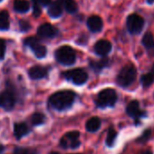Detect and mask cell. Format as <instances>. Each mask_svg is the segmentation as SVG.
Wrapping results in <instances>:
<instances>
[{"instance_id": "6da1fadb", "label": "cell", "mask_w": 154, "mask_h": 154, "mask_svg": "<svg viewBox=\"0 0 154 154\" xmlns=\"http://www.w3.org/2000/svg\"><path fill=\"white\" fill-rule=\"evenodd\" d=\"M75 94L71 91H61L54 94L49 98L50 105L59 111L66 110L71 107L74 102Z\"/></svg>"}, {"instance_id": "7a4b0ae2", "label": "cell", "mask_w": 154, "mask_h": 154, "mask_svg": "<svg viewBox=\"0 0 154 154\" xmlns=\"http://www.w3.org/2000/svg\"><path fill=\"white\" fill-rule=\"evenodd\" d=\"M136 75L137 71L135 67L132 64H127L118 73L116 82L118 85H120L121 87L127 88L134 83L136 79Z\"/></svg>"}, {"instance_id": "3957f363", "label": "cell", "mask_w": 154, "mask_h": 154, "mask_svg": "<svg viewBox=\"0 0 154 154\" xmlns=\"http://www.w3.org/2000/svg\"><path fill=\"white\" fill-rule=\"evenodd\" d=\"M117 99L118 97L116 92L113 89L107 88L99 93L96 99V104L100 108L112 107L115 105Z\"/></svg>"}, {"instance_id": "277c9868", "label": "cell", "mask_w": 154, "mask_h": 154, "mask_svg": "<svg viewBox=\"0 0 154 154\" xmlns=\"http://www.w3.org/2000/svg\"><path fill=\"white\" fill-rule=\"evenodd\" d=\"M55 59L63 65H72L75 63L76 54L72 47L63 45L55 51Z\"/></svg>"}, {"instance_id": "5b68a950", "label": "cell", "mask_w": 154, "mask_h": 154, "mask_svg": "<svg viewBox=\"0 0 154 154\" xmlns=\"http://www.w3.org/2000/svg\"><path fill=\"white\" fill-rule=\"evenodd\" d=\"M126 25L128 31L131 35H139L143 29L144 19L137 14H131L127 17Z\"/></svg>"}, {"instance_id": "8992f818", "label": "cell", "mask_w": 154, "mask_h": 154, "mask_svg": "<svg viewBox=\"0 0 154 154\" xmlns=\"http://www.w3.org/2000/svg\"><path fill=\"white\" fill-rule=\"evenodd\" d=\"M65 78L76 85H81L88 80V74L83 69H73L64 72Z\"/></svg>"}, {"instance_id": "52a82bcc", "label": "cell", "mask_w": 154, "mask_h": 154, "mask_svg": "<svg viewBox=\"0 0 154 154\" xmlns=\"http://www.w3.org/2000/svg\"><path fill=\"white\" fill-rule=\"evenodd\" d=\"M79 132L76 131L67 132L60 141V145L63 149H76L80 146Z\"/></svg>"}, {"instance_id": "ba28073f", "label": "cell", "mask_w": 154, "mask_h": 154, "mask_svg": "<svg viewBox=\"0 0 154 154\" xmlns=\"http://www.w3.org/2000/svg\"><path fill=\"white\" fill-rule=\"evenodd\" d=\"M25 45L26 46H29L32 51L34 52L35 55L37 57V58H43L47 54V49L45 45H43L39 41L38 39H36L35 37H27L25 39L24 41Z\"/></svg>"}, {"instance_id": "9c48e42d", "label": "cell", "mask_w": 154, "mask_h": 154, "mask_svg": "<svg viewBox=\"0 0 154 154\" xmlns=\"http://www.w3.org/2000/svg\"><path fill=\"white\" fill-rule=\"evenodd\" d=\"M16 104L15 94L8 89L0 94V107H2L6 111H11Z\"/></svg>"}, {"instance_id": "30bf717a", "label": "cell", "mask_w": 154, "mask_h": 154, "mask_svg": "<svg viewBox=\"0 0 154 154\" xmlns=\"http://www.w3.org/2000/svg\"><path fill=\"white\" fill-rule=\"evenodd\" d=\"M37 35L42 38H54L58 35V30L56 27L51 24H43L37 29Z\"/></svg>"}, {"instance_id": "8fae6325", "label": "cell", "mask_w": 154, "mask_h": 154, "mask_svg": "<svg viewBox=\"0 0 154 154\" xmlns=\"http://www.w3.org/2000/svg\"><path fill=\"white\" fill-rule=\"evenodd\" d=\"M126 112L130 117L133 119H139L145 115V113L141 112L138 101H131L126 108Z\"/></svg>"}, {"instance_id": "7c38bea8", "label": "cell", "mask_w": 154, "mask_h": 154, "mask_svg": "<svg viewBox=\"0 0 154 154\" xmlns=\"http://www.w3.org/2000/svg\"><path fill=\"white\" fill-rule=\"evenodd\" d=\"M28 74L30 78L33 80L43 79L47 76L48 69L41 65H35L32 68H30V70L28 71Z\"/></svg>"}, {"instance_id": "4fadbf2b", "label": "cell", "mask_w": 154, "mask_h": 154, "mask_svg": "<svg viewBox=\"0 0 154 154\" xmlns=\"http://www.w3.org/2000/svg\"><path fill=\"white\" fill-rule=\"evenodd\" d=\"M112 50V44L107 40H99L94 45V51L98 55L106 56Z\"/></svg>"}, {"instance_id": "5bb4252c", "label": "cell", "mask_w": 154, "mask_h": 154, "mask_svg": "<svg viewBox=\"0 0 154 154\" xmlns=\"http://www.w3.org/2000/svg\"><path fill=\"white\" fill-rule=\"evenodd\" d=\"M103 20L98 16H92L87 20V26L89 30L93 33L100 32L103 29Z\"/></svg>"}, {"instance_id": "9a60e30c", "label": "cell", "mask_w": 154, "mask_h": 154, "mask_svg": "<svg viewBox=\"0 0 154 154\" xmlns=\"http://www.w3.org/2000/svg\"><path fill=\"white\" fill-rule=\"evenodd\" d=\"M47 13L52 18H57V17L62 16L63 8H62V6L60 5V3L57 1V0H56V1L51 2V4L49 5V8H48Z\"/></svg>"}, {"instance_id": "2e32d148", "label": "cell", "mask_w": 154, "mask_h": 154, "mask_svg": "<svg viewBox=\"0 0 154 154\" xmlns=\"http://www.w3.org/2000/svg\"><path fill=\"white\" fill-rule=\"evenodd\" d=\"M29 133V128L25 122H17L14 126V134L17 139H21L22 137Z\"/></svg>"}, {"instance_id": "e0dca14e", "label": "cell", "mask_w": 154, "mask_h": 154, "mask_svg": "<svg viewBox=\"0 0 154 154\" xmlns=\"http://www.w3.org/2000/svg\"><path fill=\"white\" fill-rule=\"evenodd\" d=\"M57 1L62 6L63 9H65L69 14H74L78 10V7L73 0H57Z\"/></svg>"}, {"instance_id": "ac0fdd59", "label": "cell", "mask_w": 154, "mask_h": 154, "mask_svg": "<svg viewBox=\"0 0 154 154\" xmlns=\"http://www.w3.org/2000/svg\"><path fill=\"white\" fill-rule=\"evenodd\" d=\"M154 83V64L149 72L143 74L140 77V84L144 88L150 86Z\"/></svg>"}, {"instance_id": "d6986e66", "label": "cell", "mask_w": 154, "mask_h": 154, "mask_svg": "<svg viewBox=\"0 0 154 154\" xmlns=\"http://www.w3.org/2000/svg\"><path fill=\"white\" fill-rule=\"evenodd\" d=\"M30 8V4L26 0H15L14 10L17 13H26Z\"/></svg>"}, {"instance_id": "ffe728a7", "label": "cell", "mask_w": 154, "mask_h": 154, "mask_svg": "<svg viewBox=\"0 0 154 154\" xmlns=\"http://www.w3.org/2000/svg\"><path fill=\"white\" fill-rule=\"evenodd\" d=\"M101 127V120L98 117H92L90 120L87 121L85 128L86 131L89 132H95Z\"/></svg>"}, {"instance_id": "44dd1931", "label": "cell", "mask_w": 154, "mask_h": 154, "mask_svg": "<svg viewBox=\"0 0 154 154\" xmlns=\"http://www.w3.org/2000/svg\"><path fill=\"white\" fill-rule=\"evenodd\" d=\"M9 15L7 11L0 12V30H8L9 29Z\"/></svg>"}, {"instance_id": "7402d4cb", "label": "cell", "mask_w": 154, "mask_h": 154, "mask_svg": "<svg viewBox=\"0 0 154 154\" xmlns=\"http://www.w3.org/2000/svg\"><path fill=\"white\" fill-rule=\"evenodd\" d=\"M141 43L145 46L146 49L154 50V37L150 33H147L144 35V36L141 40Z\"/></svg>"}, {"instance_id": "603a6c76", "label": "cell", "mask_w": 154, "mask_h": 154, "mask_svg": "<svg viewBox=\"0 0 154 154\" xmlns=\"http://www.w3.org/2000/svg\"><path fill=\"white\" fill-rule=\"evenodd\" d=\"M108 59L107 58H104V59H102L98 62H95V61H92L90 63V66L96 72H100L103 68L106 67L108 65Z\"/></svg>"}, {"instance_id": "cb8c5ba5", "label": "cell", "mask_w": 154, "mask_h": 154, "mask_svg": "<svg viewBox=\"0 0 154 154\" xmlns=\"http://www.w3.org/2000/svg\"><path fill=\"white\" fill-rule=\"evenodd\" d=\"M45 121V116L41 112H35L31 117V123L34 126L41 125L42 123H44Z\"/></svg>"}, {"instance_id": "d4e9b609", "label": "cell", "mask_w": 154, "mask_h": 154, "mask_svg": "<svg viewBox=\"0 0 154 154\" xmlns=\"http://www.w3.org/2000/svg\"><path fill=\"white\" fill-rule=\"evenodd\" d=\"M116 137H117V132L114 129L111 128L108 131V134L106 137V144L109 147H112L115 140H116Z\"/></svg>"}, {"instance_id": "484cf974", "label": "cell", "mask_w": 154, "mask_h": 154, "mask_svg": "<svg viewBox=\"0 0 154 154\" xmlns=\"http://www.w3.org/2000/svg\"><path fill=\"white\" fill-rule=\"evenodd\" d=\"M14 154H38V152L34 149L27 148H16L14 150Z\"/></svg>"}, {"instance_id": "4316f807", "label": "cell", "mask_w": 154, "mask_h": 154, "mask_svg": "<svg viewBox=\"0 0 154 154\" xmlns=\"http://www.w3.org/2000/svg\"><path fill=\"white\" fill-rule=\"evenodd\" d=\"M19 27H20V30L23 31V32H26L28 31L30 28H31V26L30 24L28 23V21L26 20H20L19 21Z\"/></svg>"}, {"instance_id": "83f0119b", "label": "cell", "mask_w": 154, "mask_h": 154, "mask_svg": "<svg viewBox=\"0 0 154 154\" xmlns=\"http://www.w3.org/2000/svg\"><path fill=\"white\" fill-rule=\"evenodd\" d=\"M33 4H34V16L35 17H39L41 14V6L36 0H33Z\"/></svg>"}, {"instance_id": "f1b7e54d", "label": "cell", "mask_w": 154, "mask_h": 154, "mask_svg": "<svg viewBox=\"0 0 154 154\" xmlns=\"http://www.w3.org/2000/svg\"><path fill=\"white\" fill-rule=\"evenodd\" d=\"M6 54V43L3 39L0 38V60H2Z\"/></svg>"}, {"instance_id": "f546056e", "label": "cell", "mask_w": 154, "mask_h": 154, "mask_svg": "<svg viewBox=\"0 0 154 154\" xmlns=\"http://www.w3.org/2000/svg\"><path fill=\"white\" fill-rule=\"evenodd\" d=\"M150 134H151L150 130H147V131H145V132L143 133V135H142V136H140V137L139 138L138 141H139V142H145L146 140H148L149 139Z\"/></svg>"}, {"instance_id": "4dcf8cb0", "label": "cell", "mask_w": 154, "mask_h": 154, "mask_svg": "<svg viewBox=\"0 0 154 154\" xmlns=\"http://www.w3.org/2000/svg\"><path fill=\"white\" fill-rule=\"evenodd\" d=\"M36 1L39 3L40 6H43V7H46L51 4V0H36Z\"/></svg>"}, {"instance_id": "1f68e13d", "label": "cell", "mask_w": 154, "mask_h": 154, "mask_svg": "<svg viewBox=\"0 0 154 154\" xmlns=\"http://www.w3.org/2000/svg\"><path fill=\"white\" fill-rule=\"evenodd\" d=\"M139 154H152V152H151V151H149V150H144V151L140 152Z\"/></svg>"}, {"instance_id": "d6a6232c", "label": "cell", "mask_w": 154, "mask_h": 154, "mask_svg": "<svg viewBox=\"0 0 154 154\" xmlns=\"http://www.w3.org/2000/svg\"><path fill=\"white\" fill-rule=\"evenodd\" d=\"M4 149H5V148H4V146L2 145V144H0V154H1L3 151H4Z\"/></svg>"}, {"instance_id": "836d02e7", "label": "cell", "mask_w": 154, "mask_h": 154, "mask_svg": "<svg viewBox=\"0 0 154 154\" xmlns=\"http://www.w3.org/2000/svg\"><path fill=\"white\" fill-rule=\"evenodd\" d=\"M147 2H148V4L151 5V4H153V3H154V0H147Z\"/></svg>"}, {"instance_id": "e575fe53", "label": "cell", "mask_w": 154, "mask_h": 154, "mask_svg": "<svg viewBox=\"0 0 154 154\" xmlns=\"http://www.w3.org/2000/svg\"><path fill=\"white\" fill-rule=\"evenodd\" d=\"M50 154H59L58 152H51Z\"/></svg>"}, {"instance_id": "d590c367", "label": "cell", "mask_w": 154, "mask_h": 154, "mask_svg": "<svg viewBox=\"0 0 154 154\" xmlns=\"http://www.w3.org/2000/svg\"><path fill=\"white\" fill-rule=\"evenodd\" d=\"M1 1H2V0H0V2H1Z\"/></svg>"}]
</instances>
